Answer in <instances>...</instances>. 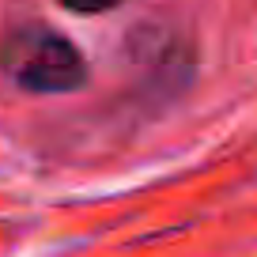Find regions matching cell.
I'll use <instances>...</instances> for the list:
<instances>
[{"label":"cell","instance_id":"obj_2","mask_svg":"<svg viewBox=\"0 0 257 257\" xmlns=\"http://www.w3.org/2000/svg\"><path fill=\"white\" fill-rule=\"evenodd\" d=\"M68 12H80V16H95V12H110L117 8L121 0H61Z\"/></svg>","mask_w":257,"mask_h":257},{"label":"cell","instance_id":"obj_1","mask_svg":"<svg viewBox=\"0 0 257 257\" xmlns=\"http://www.w3.org/2000/svg\"><path fill=\"white\" fill-rule=\"evenodd\" d=\"M0 72L34 95H64L87 83V61L53 27L27 23L0 38Z\"/></svg>","mask_w":257,"mask_h":257}]
</instances>
